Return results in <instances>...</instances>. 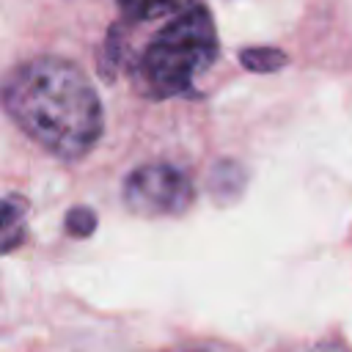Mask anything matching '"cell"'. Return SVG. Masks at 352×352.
Wrapping results in <instances>:
<instances>
[{
    "label": "cell",
    "mask_w": 352,
    "mask_h": 352,
    "mask_svg": "<svg viewBox=\"0 0 352 352\" xmlns=\"http://www.w3.org/2000/svg\"><path fill=\"white\" fill-rule=\"evenodd\" d=\"M217 58V33L204 6H190L168 22L135 63V82L151 99L184 94Z\"/></svg>",
    "instance_id": "7a4b0ae2"
},
{
    "label": "cell",
    "mask_w": 352,
    "mask_h": 352,
    "mask_svg": "<svg viewBox=\"0 0 352 352\" xmlns=\"http://www.w3.org/2000/svg\"><path fill=\"white\" fill-rule=\"evenodd\" d=\"M170 352H198V349H170Z\"/></svg>",
    "instance_id": "ba28073f"
},
{
    "label": "cell",
    "mask_w": 352,
    "mask_h": 352,
    "mask_svg": "<svg viewBox=\"0 0 352 352\" xmlns=\"http://www.w3.org/2000/svg\"><path fill=\"white\" fill-rule=\"evenodd\" d=\"M195 0H118V8L132 22H151L162 16H179Z\"/></svg>",
    "instance_id": "5b68a950"
},
{
    "label": "cell",
    "mask_w": 352,
    "mask_h": 352,
    "mask_svg": "<svg viewBox=\"0 0 352 352\" xmlns=\"http://www.w3.org/2000/svg\"><path fill=\"white\" fill-rule=\"evenodd\" d=\"M94 228H96V214L88 206H74L66 214V231L72 236H88L94 234Z\"/></svg>",
    "instance_id": "52a82bcc"
},
{
    "label": "cell",
    "mask_w": 352,
    "mask_h": 352,
    "mask_svg": "<svg viewBox=\"0 0 352 352\" xmlns=\"http://www.w3.org/2000/svg\"><path fill=\"white\" fill-rule=\"evenodd\" d=\"M28 239V204L19 195H0V256Z\"/></svg>",
    "instance_id": "277c9868"
},
{
    "label": "cell",
    "mask_w": 352,
    "mask_h": 352,
    "mask_svg": "<svg viewBox=\"0 0 352 352\" xmlns=\"http://www.w3.org/2000/svg\"><path fill=\"white\" fill-rule=\"evenodd\" d=\"M239 60L245 69L258 72V74H270L286 66V52L275 50V47H248L239 52Z\"/></svg>",
    "instance_id": "8992f818"
},
{
    "label": "cell",
    "mask_w": 352,
    "mask_h": 352,
    "mask_svg": "<svg viewBox=\"0 0 352 352\" xmlns=\"http://www.w3.org/2000/svg\"><path fill=\"white\" fill-rule=\"evenodd\" d=\"M195 198L192 182L184 170L168 162H148L135 168L124 182V204L143 217H176L190 209Z\"/></svg>",
    "instance_id": "3957f363"
},
{
    "label": "cell",
    "mask_w": 352,
    "mask_h": 352,
    "mask_svg": "<svg viewBox=\"0 0 352 352\" xmlns=\"http://www.w3.org/2000/svg\"><path fill=\"white\" fill-rule=\"evenodd\" d=\"M3 107L14 124L58 160L85 157L102 138V102L85 72L63 58L41 55L3 85Z\"/></svg>",
    "instance_id": "6da1fadb"
}]
</instances>
